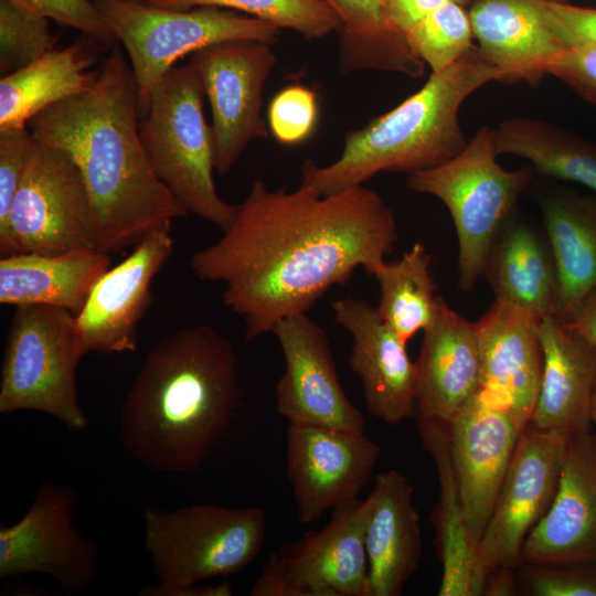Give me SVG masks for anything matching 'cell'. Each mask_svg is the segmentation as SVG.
I'll list each match as a JSON object with an SVG mask.
<instances>
[{
  "label": "cell",
  "mask_w": 596,
  "mask_h": 596,
  "mask_svg": "<svg viewBox=\"0 0 596 596\" xmlns=\"http://www.w3.org/2000/svg\"><path fill=\"white\" fill-rule=\"evenodd\" d=\"M189 265L223 284V305L245 321V341L307 313L362 266L372 276L398 240L393 210L366 187L321 195L301 184L269 190L256 180L232 224Z\"/></svg>",
  "instance_id": "6da1fadb"
},
{
  "label": "cell",
  "mask_w": 596,
  "mask_h": 596,
  "mask_svg": "<svg viewBox=\"0 0 596 596\" xmlns=\"http://www.w3.org/2000/svg\"><path fill=\"white\" fill-rule=\"evenodd\" d=\"M138 125L135 76L118 46L102 62L91 88L28 123L39 141L77 167L96 248L108 254L134 247L150 231L188 214L152 171Z\"/></svg>",
  "instance_id": "7a4b0ae2"
},
{
  "label": "cell",
  "mask_w": 596,
  "mask_h": 596,
  "mask_svg": "<svg viewBox=\"0 0 596 596\" xmlns=\"http://www.w3.org/2000/svg\"><path fill=\"white\" fill-rule=\"evenodd\" d=\"M232 342L209 324L162 338L120 408V440L151 469L196 470L228 429L238 400Z\"/></svg>",
  "instance_id": "3957f363"
},
{
  "label": "cell",
  "mask_w": 596,
  "mask_h": 596,
  "mask_svg": "<svg viewBox=\"0 0 596 596\" xmlns=\"http://www.w3.org/2000/svg\"><path fill=\"white\" fill-rule=\"evenodd\" d=\"M503 74L475 45L449 67L430 73L424 86L390 111L345 135L337 160L304 162L301 184L321 195L362 185L379 172L411 174L439 166L467 145L459 111L464 102Z\"/></svg>",
  "instance_id": "277c9868"
},
{
  "label": "cell",
  "mask_w": 596,
  "mask_h": 596,
  "mask_svg": "<svg viewBox=\"0 0 596 596\" xmlns=\"http://www.w3.org/2000/svg\"><path fill=\"white\" fill-rule=\"evenodd\" d=\"M204 89L189 63L173 66L152 92L139 135L156 177L188 213L225 231L237 205L223 201L214 180V148Z\"/></svg>",
  "instance_id": "5b68a950"
},
{
  "label": "cell",
  "mask_w": 596,
  "mask_h": 596,
  "mask_svg": "<svg viewBox=\"0 0 596 596\" xmlns=\"http://www.w3.org/2000/svg\"><path fill=\"white\" fill-rule=\"evenodd\" d=\"M142 519L145 547L158 582L139 592L145 596H178L202 581L241 572L256 560L266 541V514L255 507L147 508Z\"/></svg>",
  "instance_id": "8992f818"
},
{
  "label": "cell",
  "mask_w": 596,
  "mask_h": 596,
  "mask_svg": "<svg viewBox=\"0 0 596 596\" xmlns=\"http://www.w3.org/2000/svg\"><path fill=\"white\" fill-rule=\"evenodd\" d=\"M498 156L492 128L482 126L454 158L406 180L409 190L430 194L448 209L458 240V286L464 291L475 288L494 236L533 178L532 168L503 169Z\"/></svg>",
  "instance_id": "52a82bcc"
},
{
  "label": "cell",
  "mask_w": 596,
  "mask_h": 596,
  "mask_svg": "<svg viewBox=\"0 0 596 596\" xmlns=\"http://www.w3.org/2000/svg\"><path fill=\"white\" fill-rule=\"evenodd\" d=\"M83 355L73 313L50 306L15 308L1 363L0 414L36 411L72 433L85 430L89 422L76 385Z\"/></svg>",
  "instance_id": "ba28073f"
},
{
  "label": "cell",
  "mask_w": 596,
  "mask_h": 596,
  "mask_svg": "<svg viewBox=\"0 0 596 596\" xmlns=\"http://www.w3.org/2000/svg\"><path fill=\"white\" fill-rule=\"evenodd\" d=\"M106 24L128 52L138 91L139 118L153 89L189 53L235 40L277 42L280 29L219 7L167 9L146 1L95 2Z\"/></svg>",
  "instance_id": "9c48e42d"
},
{
  "label": "cell",
  "mask_w": 596,
  "mask_h": 596,
  "mask_svg": "<svg viewBox=\"0 0 596 596\" xmlns=\"http://www.w3.org/2000/svg\"><path fill=\"white\" fill-rule=\"evenodd\" d=\"M83 249L97 248L82 175L66 153L38 140L8 216L0 224V255Z\"/></svg>",
  "instance_id": "30bf717a"
},
{
  "label": "cell",
  "mask_w": 596,
  "mask_h": 596,
  "mask_svg": "<svg viewBox=\"0 0 596 596\" xmlns=\"http://www.w3.org/2000/svg\"><path fill=\"white\" fill-rule=\"evenodd\" d=\"M277 62L270 43L235 40L191 54L212 113L214 169L227 174L254 139H266L262 117L266 82Z\"/></svg>",
  "instance_id": "8fae6325"
},
{
  "label": "cell",
  "mask_w": 596,
  "mask_h": 596,
  "mask_svg": "<svg viewBox=\"0 0 596 596\" xmlns=\"http://www.w3.org/2000/svg\"><path fill=\"white\" fill-rule=\"evenodd\" d=\"M567 439L530 423L523 428L479 541L481 562L490 574L515 571L522 563L526 538L555 498Z\"/></svg>",
  "instance_id": "7c38bea8"
},
{
  "label": "cell",
  "mask_w": 596,
  "mask_h": 596,
  "mask_svg": "<svg viewBox=\"0 0 596 596\" xmlns=\"http://www.w3.org/2000/svg\"><path fill=\"white\" fill-rule=\"evenodd\" d=\"M76 491L43 482L29 510L12 525H0V577L41 573L66 593L86 588L97 574V545L74 526Z\"/></svg>",
  "instance_id": "4fadbf2b"
},
{
  "label": "cell",
  "mask_w": 596,
  "mask_h": 596,
  "mask_svg": "<svg viewBox=\"0 0 596 596\" xmlns=\"http://www.w3.org/2000/svg\"><path fill=\"white\" fill-rule=\"evenodd\" d=\"M173 248L171 223H167L147 233L123 262L103 274L74 316L84 354L137 350L138 326L153 301L152 280Z\"/></svg>",
  "instance_id": "5bb4252c"
},
{
  "label": "cell",
  "mask_w": 596,
  "mask_h": 596,
  "mask_svg": "<svg viewBox=\"0 0 596 596\" xmlns=\"http://www.w3.org/2000/svg\"><path fill=\"white\" fill-rule=\"evenodd\" d=\"M286 445L288 479L304 524L358 499L381 454L364 433L319 425L289 424Z\"/></svg>",
  "instance_id": "9a60e30c"
},
{
  "label": "cell",
  "mask_w": 596,
  "mask_h": 596,
  "mask_svg": "<svg viewBox=\"0 0 596 596\" xmlns=\"http://www.w3.org/2000/svg\"><path fill=\"white\" fill-rule=\"evenodd\" d=\"M272 332L285 359L275 391L278 414L289 424L364 433V417L339 382L326 331L300 313L280 320Z\"/></svg>",
  "instance_id": "2e32d148"
},
{
  "label": "cell",
  "mask_w": 596,
  "mask_h": 596,
  "mask_svg": "<svg viewBox=\"0 0 596 596\" xmlns=\"http://www.w3.org/2000/svg\"><path fill=\"white\" fill-rule=\"evenodd\" d=\"M448 429L465 517L479 543L523 428L507 407L479 390Z\"/></svg>",
  "instance_id": "e0dca14e"
},
{
  "label": "cell",
  "mask_w": 596,
  "mask_h": 596,
  "mask_svg": "<svg viewBox=\"0 0 596 596\" xmlns=\"http://www.w3.org/2000/svg\"><path fill=\"white\" fill-rule=\"evenodd\" d=\"M366 512V500L349 501L326 526L277 552L283 596H370Z\"/></svg>",
  "instance_id": "ac0fdd59"
},
{
  "label": "cell",
  "mask_w": 596,
  "mask_h": 596,
  "mask_svg": "<svg viewBox=\"0 0 596 596\" xmlns=\"http://www.w3.org/2000/svg\"><path fill=\"white\" fill-rule=\"evenodd\" d=\"M331 306L334 321L352 337L349 365L361 381L366 409L390 425L413 416L416 364L406 343L370 302L345 297Z\"/></svg>",
  "instance_id": "d6986e66"
},
{
  "label": "cell",
  "mask_w": 596,
  "mask_h": 596,
  "mask_svg": "<svg viewBox=\"0 0 596 596\" xmlns=\"http://www.w3.org/2000/svg\"><path fill=\"white\" fill-rule=\"evenodd\" d=\"M541 320L526 310L496 300L476 322L480 390L507 407L522 428L533 415L543 375Z\"/></svg>",
  "instance_id": "ffe728a7"
},
{
  "label": "cell",
  "mask_w": 596,
  "mask_h": 596,
  "mask_svg": "<svg viewBox=\"0 0 596 596\" xmlns=\"http://www.w3.org/2000/svg\"><path fill=\"white\" fill-rule=\"evenodd\" d=\"M596 561V435L568 436L555 498L531 531L522 562Z\"/></svg>",
  "instance_id": "44dd1931"
},
{
  "label": "cell",
  "mask_w": 596,
  "mask_h": 596,
  "mask_svg": "<svg viewBox=\"0 0 596 596\" xmlns=\"http://www.w3.org/2000/svg\"><path fill=\"white\" fill-rule=\"evenodd\" d=\"M423 332L415 362L417 418L449 423L481 386L476 323L438 297L435 316Z\"/></svg>",
  "instance_id": "7402d4cb"
},
{
  "label": "cell",
  "mask_w": 596,
  "mask_h": 596,
  "mask_svg": "<svg viewBox=\"0 0 596 596\" xmlns=\"http://www.w3.org/2000/svg\"><path fill=\"white\" fill-rule=\"evenodd\" d=\"M543 375L530 424L571 436L590 430L596 387V345L568 321L541 320Z\"/></svg>",
  "instance_id": "603a6c76"
},
{
  "label": "cell",
  "mask_w": 596,
  "mask_h": 596,
  "mask_svg": "<svg viewBox=\"0 0 596 596\" xmlns=\"http://www.w3.org/2000/svg\"><path fill=\"white\" fill-rule=\"evenodd\" d=\"M482 56L502 83L539 85L567 47L545 22L540 0H473L468 6Z\"/></svg>",
  "instance_id": "cb8c5ba5"
},
{
  "label": "cell",
  "mask_w": 596,
  "mask_h": 596,
  "mask_svg": "<svg viewBox=\"0 0 596 596\" xmlns=\"http://www.w3.org/2000/svg\"><path fill=\"white\" fill-rule=\"evenodd\" d=\"M365 500L370 596H398L422 558L414 488L403 473L391 469L376 476Z\"/></svg>",
  "instance_id": "d4e9b609"
},
{
  "label": "cell",
  "mask_w": 596,
  "mask_h": 596,
  "mask_svg": "<svg viewBox=\"0 0 596 596\" xmlns=\"http://www.w3.org/2000/svg\"><path fill=\"white\" fill-rule=\"evenodd\" d=\"M417 423L422 445L435 462L439 482V498L432 517L441 564L438 595H486L490 573L481 562L479 543L465 517L451 461L448 423L424 418H417Z\"/></svg>",
  "instance_id": "484cf974"
},
{
  "label": "cell",
  "mask_w": 596,
  "mask_h": 596,
  "mask_svg": "<svg viewBox=\"0 0 596 596\" xmlns=\"http://www.w3.org/2000/svg\"><path fill=\"white\" fill-rule=\"evenodd\" d=\"M482 275L496 300L541 319L557 315L560 281L549 240L514 212L494 236Z\"/></svg>",
  "instance_id": "4316f807"
},
{
  "label": "cell",
  "mask_w": 596,
  "mask_h": 596,
  "mask_svg": "<svg viewBox=\"0 0 596 596\" xmlns=\"http://www.w3.org/2000/svg\"><path fill=\"white\" fill-rule=\"evenodd\" d=\"M109 266V254L97 249L1 256L0 302L56 307L76 316Z\"/></svg>",
  "instance_id": "83f0119b"
},
{
  "label": "cell",
  "mask_w": 596,
  "mask_h": 596,
  "mask_svg": "<svg viewBox=\"0 0 596 596\" xmlns=\"http://www.w3.org/2000/svg\"><path fill=\"white\" fill-rule=\"evenodd\" d=\"M540 209L560 281L555 317L567 321L596 289V195L552 192Z\"/></svg>",
  "instance_id": "f1b7e54d"
},
{
  "label": "cell",
  "mask_w": 596,
  "mask_h": 596,
  "mask_svg": "<svg viewBox=\"0 0 596 596\" xmlns=\"http://www.w3.org/2000/svg\"><path fill=\"white\" fill-rule=\"evenodd\" d=\"M84 43L54 49L31 64L1 77L0 130L20 129L45 108L93 86L98 68Z\"/></svg>",
  "instance_id": "f546056e"
},
{
  "label": "cell",
  "mask_w": 596,
  "mask_h": 596,
  "mask_svg": "<svg viewBox=\"0 0 596 596\" xmlns=\"http://www.w3.org/2000/svg\"><path fill=\"white\" fill-rule=\"evenodd\" d=\"M492 131L499 156L523 158L544 175L579 183L596 195V143L531 117L505 119Z\"/></svg>",
  "instance_id": "4dcf8cb0"
},
{
  "label": "cell",
  "mask_w": 596,
  "mask_h": 596,
  "mask_svg": "<svg viewBox=\"0 0 596 596\" xmlns=\"http://www.w3.org/2000/svg\"><path fill=\"white\" fill-rule=\"evenodd\" d=\"M430 263L424 244L415 243L400 259L383 262L372 275L380 286L377 311L405 343L435 316L438 297Z\"/></svg>",
  "instance_id": "1f68e13d"
},
{
  "label": "cell",
  "mask_w": 596,
  "mask_h": 596,
  "mask_svg": "<svg viewBox=\"0 0 596 596\" xmlns=\"http://www.w3.org/2000/svg\"><path fill=\"white\" fill-rule=\"evenodd\" d=\"M167 9L188 10L195 7H219L246 13L306 40H319L338 32L340 19L322 0H146Z\"/></svg>",
  "instance_id": "d6a6232c"
},
{
  "label": "cell",
  "mask_w": 596,
  "mask_h": 596,
  "mask_svg": "<svg viewBox=\"0 0 596 596\" xmlns=\"http://www.w3.org/2000/svg\"><path fill=\"white\" fill-rule=\"evenodd\" d=\"M405 39L412 53L432 73L455 64L475 46L468 10L451 0L430 12Z\"/></svg>",
  "instance_id": "836d02e7"
},
{
  "label": "cell",
  "mask_w": 596,
  "mask_h": 596,
  "mask_svg": "<svg viewBox=\"0 0 596 596\" xmlns=\"http://www.w3.org/2000/svg\"><path fill=\"white\" fill-rule=\"evenodd\" d=\"M49 19L11 0H0V72L13 73L55 49Z\"/></svg>",
  "instance_id": "e575fe53"
},
{
  "label": "cell",
  "mask_w": 596,
  "mask_h": 596,
  "mask_svg": "<svg viewBox=\"0 0 596 596\" xmlns=\"http://www.w3.org/2000/svg\"><path fill=\"white\" fill-rule=\"evenodd\" d=\"M515 582L530 596H596V561L522 562Z\"/></svg>",
  "instance_id": "d590c367"
},
{
  "label": "cell",
  "mask_w": 596,
  "mask_h": 596,
  "mask_svg": "<svg viewBox=\"0 0 596 596\" xmlns=\"http://www.w3.org/2000/svg\"><path fill=\"white\" fill-rule=\"evenodd\" d=\"M318 117L316 93L299 84L280 89L270 100L267 125L281 145L304 142L313 131Z\"/></svg>",
  "instance_id": "8d00e7d4"
},
{
  "label": "cell",
  "mask_w": 596,
  "mask_h": 596,
  "mask_svg": "<svg viewBox=\"0 0 596 596\" xmlns=\"http://www.w3.org/2000/svg\"><path fill=\"white\" fill-rule=\"evenodd\" d=\"M372 50L375 71L419 77L426 65L417 58L404 36L390 32L383 21V0H359Z\"/></svg>",
  "instance_id": "74e56055"
},
{
  "label": "cell",
  "mask_w": 596,
  "mask_h": 596,
  "mask_svg": "<svg viewBox=\"0 0 596 596\" xmlns=\"http://www.w3.org/2000/svg\"><path fill=\"white\" fill-rule=\"evenodd\" d=\"M339 17V70L342 74L375 71L359 0H322Z\"/></svg>",
  "instance_id": "f35d334b"
},
{
  "label": "cell",
  "mask_w": 596,
  "mask_h": 596,
  "mask_svg": "<svg viewBox=\"0 0 596 596\" xmlns=\"http://www.w3.org/2000/svg\"><path fill=\"white\" fill-rule=\"evenodd\" d=\"M49 20L81 31L93 42L109 44L116 40L96 3L89 0H11Z\"/></svg>",
  "instance_id": "ab89813d"
},
{
  "label": "cell",
  "mask_w": 596,
  "mask_h": 596,
  "mask_svg": "<svg viewBox=\"0 0 596 596\" xmlns=\"http://www.w3.org/2000/svg\"><path fill=\"white\" fill-rule=\"evenodd\" d=\"M36 143L28 127L0 130V224L8 216Z\"/></svg>",
  "instance_id": "60d3db41"
},
{
  "label": "cell",
  "mask_w": 596,
  "mask_h": 596,
  "mask_svg": "<svg viewBox=\"0 0 596 596\" xmlns=\"http://www.w3.org/2000/svg\"><path fill=\"white\" fill-rule=\"evenodd\" d=\"M549 28L566 46H596V8L555 0H540Z\"/></svg>",
  "instance_id": "b9f144b4"
},
{
  "label": "cell",
  "mask_w": 596,
  "mask_h": 596,
  "mask_svg": "<svg viewBox=\"0 0 596 596\" xmlns=\"http://www.w3.org/2000/svg\"><path fill=\"white\" fill-rule=\"evenodd\" d=\"M552 75L596 106V46L567 47L550 68Z\"/></svg>",
  "instance_id": "7bdbcfd3"
},
{
  "label": "cell",
  "mask_w": 596,
  "mask_h": 596,
  "mask_svg": "<svg viewBox=\"0 0 596 596\" xmlns=\"http://www.w3.org/2000/svg\"><path fill=\"white\" fill-rule=\"evenodd\" d=\"M449 0H383V21L386 29L400 36Z\"/></svg>",
  "instance_id": "ee69618b"
},
{
  "label": "cell",
  "mask_w": 596,
  "mask_h": 596,
  "mask_svg": "<svg viewBox=\"0 0 596 596\" xmlns=\"http://www.w3.org/2000/svg\"><path fill=\"white\" fill-rule=\"evenodd\" d=\"M567 321L596 345V289L585 297Z\"/></svg>",
  "instance_id": "f6af8a7d"
},
{
  "label": "cell",
  "mask_w": 596,
  "mask_h": 596,
  "mask_svg": "<svg viewBox=\"0 0 596 596\" xmlns=\"http://www.w3.org/2000/svg\"><path fill=\"white\" fill-rule=\"evenodd\" d=\"M592 423L596 426V387L594 392L593 405H592Z\"/></svg>",
  "instance_id": "bcb514c9"
},
{
  "label": "cell",
  "mask_w": 596,
  "mask_h": 596,
  "mask_svg": "<svg viewBox=\"0 0 596 596\" xmlns=\"http://www.w3.org/2000/svg\"><path fill=\"white\" fill-rule=\"evenodd\" d=\"M455 1L464 7L469 6L473 0H451Z\"/></svg>",
  "instance_id": "7dc6e473"
},
{
  "label": "cell",
  "mask_w": 596,
  "mask_h": 596,
  "mask_svg": "<svg viewBox=\"0 0 596 596\" xmlns=\"http://www.w3.org/2000/svg\"><path fill=\"white\" fill-rule=\"evenodd\" d=\"M96 2H110V1H146V0H95Z\"/></svg>",
  "instance_id": "c3c4849f"
},
{
  "label": "cell",
  "mask_w": 596,
  "mask_h": 596,
  "mask_svg": "<svg viewBox=\"0 0 596 596\" xmlns=\"http://www.w3.org/2000/svg\"><path fill=\"white\" fill-rule=\"evenodd\" d=\"M555 1H560V2H568L570 0H555Z\"/></svg>",
  "instance_id": "681fc988"
}]
</instances>
